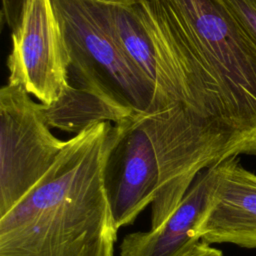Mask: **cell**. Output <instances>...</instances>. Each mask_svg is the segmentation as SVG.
<instances>
[{
  "label": "cell",
  "instance_id": "6da1fadb",
  "mask_svg": "<svg viewBox=\"0 0 256 256\" xmlns=\"http://www.w3.org/2000/svg\"><path fill=\"white\" fill-rule=\"evenodd\" d=\"M179 102L256 155V48L218 0H132Z\"/></svg>",
  "mask_w": 256,
  "mask_h": 256
},
{
  "label": "cell",
  "instance_id": "7a4b0ae2",
  "mask_svg": "<svg viewBox=\"0 0 256 256\" xmlns=\"http://www.w3.org/2000/svg\"><path fill=\"white\" fill-rule=\"evenodd\" d=\"M118 130L103 122L67 140L45 176L0 217V256H113L118 229L103 167Z\"/></svg>",
  "mask_w": 256,
  "mask_h": 256
},
{
  "label": "cell",
  "instance_id": "3957f363",
  "mask_svg": "<svg viewBox=\"0 0 256 256\" xmlns=\"http://www.w3.org/2000/svg\"><path fill=\"white\" fill-rule=\"evenodd\" d=\"M140 118L161 172L159 192L152 204L151 229L174 211L202 171L240 154L251 155L234 131L182 104L140 113Z\"/></svg>",
  "mask_w": 256,
  "mask_h": 256
},
{
  "label": "cell",
  "instance_id": "277c9868",
  "mask_svg": "<svg viewBox=\"0 0 256 256\" xmlns=\"http://www.w3.org/2000/svg\"><path fill=\"white\" fill-rule=\"evenodd\" d=\"M52 2L69 54V77L76 85L102 90L135 113H154L170 106L121 49L100 0Z\"/></svg>",
  "mask_w": 256,
  "mask_h": 256
},
{
  "label": "cell",
  "instance_id": "5b68a950",
  "mask_svg": "<svg viewBox=\"0 0 256 256\" xmlns=\"http://www.w3.org/2000/svg\"><path fill=\"white\" fill-rule=\"evenodd\" d=\"M67 144L53 135L40 103L19 85L0 90V217L45 176Z\"/></svg>",
  "mask_w": 256,
  "mask_h": 256
},
{
  "label": "cell",
  "instance_id": "8992f818",
  "mask_svg": "<svg viewBox=\"0 0 256 256\" xmlns=\"http://www.w3.org/2000/svg\"><path fill=\"white\" fill-rule=\"evenodd\" d=\"M11 42L8 83L53 103L70 84V59L52 0H26Z\"/></svg>",
  "mask_w": 256,
  "mask_h": 256
},
{
  "label": "cell",
  "instance_id": "52a82bcc",
  "mask_svg": "<svg viewBox=\"0 0 256 256\" xmlns=\"http://www.w3.org/2000/svg\"><path fill=\"white\" fill-rule=\"evenodd\" d=\"M117 137L103 167V185L117 229L131 225L157 198L161 172L140 113L117 124Z\"/></svg>",
  "mask_w": 256,
  "mask_h": 256
},
{
  "label": "cell",
  "instance_id": "ba28073f",
  "mask_svg": "<svg viewBox=\"0 0 256 256\" xmlns=\"http://www.w3.org/2000/svg\"><path fill=\"white\" fill-rule=\"evenodd\" d=\"M215 167V187L201 226V241L256 249V174L245 169L237 157Z\"/></svg>",
  "mask_w": 256,
  "mask_h": 256
},
{
  "label": "cell",
  "instance_id": "9c48e42d",
  "mask_svg": "<svg viewBox=\"0 0 256 256\" xmlns=\"http://www.w3.org/2000/svg\"><path fill=\"white\" fill-rule=\"evenodd\" d=\"M216 167L202 171L174 211L155 229L127 234L119 256H185L201 242V226L210 206Z\"/></svg>",
  "mask_w": 256,
  "mask_h": 256
},
{
  "label": "cell",
  "instance_id": "30bf717a",
  "mask_svg": "<svg viewBox=\"0 0 256 256\" xmlns=\"http://www.w3.org/2000/svg\"><path fill=\"white\" fill-rule=\"evenodd\" d=\"M100 3L106 22L126 56L152 83L163 101L168 105L180 104L132 2L100 0Z\"/></svg>",
  "mask_w": 256,
  "mask_h": 256
},
{
  "label": "cell",
  "instance_id": "8fae6325",
  "mask_svg": "<svg viewBox=\"0 0 256 256\" xmlns=\"http://www.w3.org/2000/svg\"><path fill=\"white\" fill-rule=\"evenodd\" d=\"M46 124L51 129L77 134L95 124H120L136 114L102 90L69 84L53 103H40Z\"/></svg>",
  "mask_w": 256,
  "mask_h": 256
},
{
  "label": "cell",
  "instance_id": "7c38bea8",
  "mask_svg": "<svg viewBox=\"0 0 256 256\" xmlns=\"http://www.w3.org/2000/svg\"><path fill=\"white\" fill-rule=\"evenodd\" d=\"M256 48V0H218Z\"/></svg>",
  "mask_w": 256,
  "mask_h": 256
},
{
  "label": "cell",
  "instance_id": "4fadbf2b",
  "mask_svg": "<svg viewBox=\"0 0 256 256\" xmlns=\"http://www.w3.org/2000/svg\"><path fill=\"white\" fill-rule=\"evenodd\" d=\"M26 0H2V18L13 31L20 22Z\"/></svg>",
  "mask_w": 256,
  "mask_h": 256
},
{
  "label": "cell",
  "instance_id": "5bb4252c",
  "mask_svg": "<svg viewBox=\"0 0 256 256\" xmlns=\"http://www.w3.org/2000/svg\"><path fill=\"white\" fill-rule=\"evenodd\" d=\"M185 256H224V255L221 250L213 248L209 244L201 241Z\"/></svg>",
  "mask_w": 256,
  "mask_h": 256
},
{
  "label": "cell",
  "instance_id": "9a60e30c",
  "mask_svg": "<svg viewBox=\"0 0 256 256\" xmlns=\"http://www.w3.org/2000/svg\"><path fill=\"white\" fill-rule=\"evenodd\" d=\"M114 1H126V2H128V1H132V0H114Z\"/></svg>",
  "mask_w": 256,
  "mask_h": 256
}]
</instances>
